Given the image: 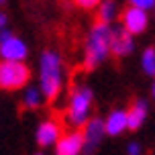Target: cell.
I'll return each instance as SVG.
<instances>
[{
  "mask_svg": "<svg viewBox=\"0 0 155 155\" xmlns=\"http://www.w3.org/2000/svg\"><path fill=\"white\" fill-rule=\"evenodd\" d=\"M63 84V65L61 57L53 51H45L41 55V90L47 100H55L59 96Z\"/></svg>",
  "mask_w": 155,
  "mask_h": 155,
  "instance_id": "cell-1",
  "label": "cell"
},
{
  "mask_svg": "<svg viewBox=\"0 0 155 155\" xmlns=\"http://www.w3.org/2000/svg\"><path fill=\"white\" fill-rule=\"evenodd\" d=\"M110 53V29L108 25L96 23L86 41V55H84V68L94 70L100 61H104Z\"/></svg>",
  "mask_w": 155,
  "mask_h": 155,
  "instance_id": "cell-2",
  "label": "cell"
},
{
  "mask_svg": "<svg viewBox=\"0 0 155 155\" xmlns=\"http://www.w3.org/2000/svg\"><path fill=\"white\" fill-rule=\"evenodd\" d=\"M31 78V71L23 61H0V88L18 90L25 88Z\"/></svg>",
  "mask_w": 155,
  "mask_h": 155,
  "instance_id": "cell-3",
  "label": "cell"
},
{
  "mask_svg": "<svg viewBox=\"0 0 155 155\" xmlns=\"http://www.w3.org/2000/svg\"><path fill=\"white\" fill-rule=\"evenodd\" d=\"M92 106V90L86 88V86H78L76 90L71 92L70 104H68V116H70V123L80 127L86 123L88 112Z\"/></svg>",
  "mask_w": 155,
  "mask_h": 155,
  "instance_id": "cell-4",
  "label": "cell"
},
{
  "mask_svg": "<svg viewBox=\"0 0 155 155\" xmlns=\"http://www.w3.org/2000/svg\"><path fill=\"white\" fill-rule=\"evenodd\" d=\"M0 55L4 61H23L27 57V45L8 31L0 33Z\"/></svg>",
  "mask_w": 155,
  "mask_h": 155,
  "instance_id": "cell-5",
  "label": "cell"
},
{
  "mask_svg": "<svg viewBox=\"0 0 155 155\" xmlns=\"http://www.w3.org/2000/svg\"><path fill=\"white\" fill-rule=\"evenodd\" d=\"M147 12H143V10H139V8H127L123 12V29L129 35H139V33H143L145 29H147Z\"/></svg>",
  "mask_w": 155,
  "mask_h": 155,
  "instance_id": "cell-6",
  "label": "cell"
},
{
  "mask_svg": "<svg viewBox=\"0 0 155 155\" xmlns=\"http://www.w3.org/2000/svg\"><path fill=\"white\" fill-rule=\"evenodd\" d=\"M133 51V37L123 27L110 29V53L114 57H124Z\"/></svg>",
  "mask_w": 155,
  "mask_h": 155,
  "instance_id": "cell-7",
  "label": "cell"
},
{
  "mask_svg": "<svg viewBox=\"0 0 155 155\" xmlns=\"http://www.w3.org/2000/svg\"><path fill=\"white\" fill-rule=\"evenodd\" d=\"M57 145V155H80L84 151V137H82V133H68V135H63L59 137V141L55 143Z\"/></svg>",
  "mask_w": 155,
  "mask_h": 155,
  "instance_id": "cell-8",
  "label": "cell"
},
{
  "mask_svg": "<svg viewBox=\"0 0 155 155\" xmlns=\"http://www.w3.org/2000/svg\"><path fill=\"white\" fill-rule=\"evenodd\" d=\"M102 135H104V120H100V118H92V120L86 123V129H84V133H82L86 155H90L94 151V147L100 143Z\"/></svg>",
  "mask_w": 155,
  "mask_h": 155,
  "instance_id": "cell-9",
  "label": "cell"
},
{
  "mask_svg": "<svg viewBox=\"0 0 155 155\" xmlns=\"http://www.w3.org/2000/svg\"><path fill=\"white\" fill-rule=\"evenodd\" d=\"M61 137V124L57 120H45V123L39 124L37 131V143L41 147H47V145H53L57 143Z\"/></svg>",
  "mask_w": 155,
  "mask_h": 155,
  "instance_id": "cell-10",
  "label": "cell"
},
{
  "mask_svg": "<svg viewBox=\"0 0 155 155\" xmlns=\"http://www.w3.org/2000/svg\"><path fill=\"white\" fill-rule=\"evenodd\" d=\"M127 129V110H112L104 120V135H120Z\"/></svg>",
  "mask_w": 155,
  "mask_h": 155,
  "instance_id": "cell-11",
  "label": "cell"
},
{
  "mask_svg": "<svg viewBox=\"0 0 155 155\" xmlns=\"http://www.w3.org/2000/svg\"><path fill=\"white\" fill-rule=\"evenodd\" d=\"M145 114H147V104L143 100L133 102V106L127 110V129H131V131L139 129L145 120Z\"/></svg>",
  "mask_w": 155,
  "mask_h": 155,
  "instance_id": "cell-12",
  "label": "cell"
},
{
  "mask_svg": "<svg viewBox=\"0 0 155 155\" xmlns=\"http://www.w3.org/2000/svg\"><path fill=\"white\" fill-rule=\"evenodd\" d=\"M116 15V4L112 0H106V2H100L98 4V23L100 25H108Z\"/></svg>",
  "mask_w": 155,
  "mask_h": 155,
  "instance_id": "cell-13",
  "label": "cell"
},
{
  "mask_svg": "<svg viewBox=\"0 0 155 155\" xmlns=\"http://www.w3.org/2000/svg\"><path fill=\"white\" fill-rule=\"evenodd\" d=\"M141 63H143V70H145V74H149V76H155V49H153V47L145 49Z\"/></svg>",
  "mask_w": 155,
  "mask_h": 155,
  "instance_id": "cell-14",
  "label": "cell"
},
{
  "mask_svg": "<svg viewBox=\"0 0 155 155\" xmlns=\"http://www.w3.org/2000/svg\"><path fill=\"white\" fill-rule=\"evenodd\" d=\"M25 104H27L29 108H37L39 104H41V94H39V90L29 88V90H27V96H25Z\"/></svg>",
  "mask_w": 155,
  "mask_h": 155,
  "instance_id": "cell-15",
  "label": "cell"
},
{
  "mask_svg": "<svg viewBox=\"0 0 155 155\" xmlns=\"http://www.w3.org/2000/svg\"><path fill=\"white\" fill-rule=\"evenodd\" d=\"M131 6L133 8H139V10H147V8L155 6V0H131Z\"/></svg>",
  "mask_w": 155,
  "mask_h": 155,
  "instance_id": "cell-16",
  "label": "cell"
},
{
  "mask_svg": "<svg viewBox=\"0 0 155 155\" xmlns=\"http://www.w3.org/2000/svg\"><path fill=\"white\" fill-rule=\"evenodd\" d=\"M80 8H84V10H92V8H96L98 4H100V0H74Z\"/></svg>",
  "mask_w": 155,
  "mask_h": 155,
  "instance_id": "cell-17",
  "label": "cell"
},
{
  "mask_svg": "<svg viewBox=\"0 0 155 155\" xmlns=\"http://www.w3.org/2000/svg\"><path fill=\"white\" fill-rule=\"evenodd\" d=\"M129 155H141V147L137 143H131L129 145Z\"/></svg>",
  "mask_w": 155,
  "mask_h": 155,
  "instance_id": "cell-18",
  "label": "cell"
},
{
  "mask_svg": "<svg viewBox=\"0 0 155 155\" xmlns=\"http://www.w3.org/2000/svg\"><path fill=\"white\" fill-rule=\"evenodd\" d=\"M4 27H6V16H4L2 12H0V33L4 31Z\"/></svg>",
  "mask_w": 155,
  "mask_h": 155,
  "instance_id": "cell-19",
  "label": "cell"
},
{
  "mask_svg": "<svg viewBox=\"0 0 155 155\" xmlns=\"http://www.w3.org/2000/svg\"><path fill=\"white\" fill-rule=\"evenodd\" d=\"M153 98H155V84H153Z\"/></svg>",
  "mask_w": 155,
  "mask_h": 155,
  "instance_id": "cell-20",
  "label": "cell"
},
{
  "mask_svg": "<svg viewBox=\"0 0 155 155\" xmlns=\"http://www.w3.org/2000/svg\"><path fill=\"white\" fill-rule=\"evenodd\" d=\"M37 155H43V153H37Z\"/></svg>",
  "mask_w": 155,
  "mask_h": 155,
  "instance_id": "cell-21",
  "label": "cell"
},
{
  "mask_svg": "<svg viewBox=\"0 0 155 155\" xmlns=\"http://www.w3.org/2000/svg\"><path fill=\"white\" fill-rule=\"evenodd\" d=\"M0 2H4V0H0Z\"/></svg>",
  "mask_w": 155,
  "mask_h": 155,
  "instance_id": "cell-22",
  "label": "cell"
}]
</instances>
